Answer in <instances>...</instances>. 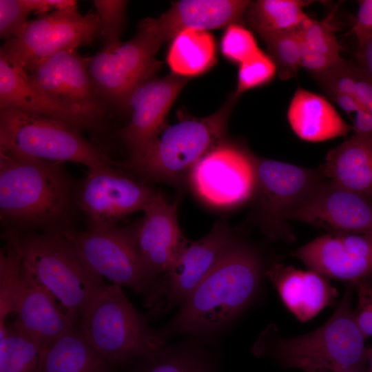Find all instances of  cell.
I'll return each mask as SVG.
<instances>
[{"instance_id": "6da1fadb", "label": "cell", "mask_w": 372, "mask_h": 372, "mask_svg": "<svg viewBox=\"0 0 372 372\" xmlns=\"http://www.w3.org/2000/svg\"><path fill=\"white\" fill-rule=\"evenodd\" d=\"M256 250L238 238L211 272L180 304L161 331L168 339L187 334L211 338L224 329L251 301L262 276Z\"/></svg>"}, {"instance_id": "7a4b0ae2", "label": "cell", "mask_w": 372, "mask_h": 372, "mask_svg": "<svg viewBox=\"0 0 372 372\" xmlns=\"http://www.w3.org/2000/svg\"><path fill=\"white\" fill-rule=\"evenodd\" d=\"M73 192L63 163L29 156L0 146V215L18 227L61 231Z\"/></svg>"}, {"instance_id": "3957f363", "label": "cell", "mask_w": 372, "mask_h": 372, "mask_svg": "<svg viewBox=\"0 0 372 372\" xmlns=\"http://www.w3.org/2000/svg\"><path fill=\"white\" fill-rule=\"evenodd\" d=\"M355 284L349 282L331 317L309 333L274 342L259 340L258 355L269 354L286 368L304 372L366 371V337L351 307Z\"/></svg>"}, {"instance_id": "277c9868", "label": "cell", "mask_w": 372, "mask_h": 372, "mask_svg": "<svg viewBox=\"0 0 372 372\" xmlns=\"http://www.w3.org/2000/svg\"><path fill=\"white\" fill-rule=\"evenodd\" d=\"M148 320L134 307L122 287L112 284L99 293L77 324L96 351L118 371L167 344L161 330L152 329Z\"/></svg>"}, {"instance_id": "5b68a950", "label": "cell", "mask_w": 372, "mask_h": 372, "mask_svg": "<svg viewBox=\"0 0 372 372\" xmlns=\"http://www.w3.org/2000/svg\"><path fill=\"white\" fill-rule=\"evenodd\" d=\"M21 267L78 322L105 288L61 231L21 236Z\"/></svg>"}, {"instance_id": "8992f818", "label": "cell", "mask_w": 372, "mask_h": 372, "mask_svg": "<svg viewBox=\"0 0 372 372\" xmlns=\"http://www.w3.org/2000/svg\"><path fill=\"white\" fill-rule=\"evenodd\" d=\"M235 94L218 111L204 118H188L164 127L141 154L128 158L123 166L152 181L179 182L195 165L221 143Z\"/></svg>"}, {"instance_id": "52a82bcc", "label": "cell", "mask_w": 372, "mask_h": 372, "mask_svg": "<svg viewBox=\"0 0 372 372\" xmlns=\"http://www.w3.org/2000/svg\"><path fill=\"white\" fill-rule=\"evenodd\" d=\"M84 262L96 274L113 284L130 288L143 297L149 316L165 313L167 283L153 276L143 263L130 229L61 231Z\"/></svg>"}, {"instance_id": "ba28073f", "label": "cell", "mask_w": 372, "mask_h": 372, "mask_svg": "<svg viewBox=\"0 0 372 372\" xmlns=\"http://www.w3.org/2000/svg\"><path fill=\"white\" fill-rule=\"evenodd\" d=\"M0 146L33 158L91 168L111 166L106 151L61 121L14 109L1 110Z\"/></svg>"}, {"instance_id": "9c48e42d", "label": "cell", "mask_w": 372, "mask_h": 372, "mask_svg": "<svg viewBox=\"0 0 372 372\" xmlns=\"http://www.w3.org/2000/svg\"><path fill=\"white\" fill-rule=\"evenodd\" d=\"M100 34L97 12L83 15L75 5L28 21L15 37L5 41L0 55L26 73L60 51L92 45Z\"/></svg>"}, {"instance_id": "30bf717a", "label": "cell", "mask_w": 372, "mask_h": 372, "mask_svg": "<svg viewBox=\"0 0 372 372\" xmlns=\"http://www.w3.org/2000/svg\"><path fill=\"white\" fill-rule=\"evenodd\" d=\"M256 217L270 239L292 242L290 214L326 179L320 170L253 155Z\"/></svg>"}, {"instance_id": "8fae6325", "label": "cell", "mask_w": 372, "mask_h": 372, "mask_svg": "<svg viewBox=\"0 0 372 372\" xmlns=\"http://www.w3.org/2000/svg\"><path fill=\"white\" fill-rule=\"evenodd\" d=\"M161 47L144 19L132 39L90 57L91 78L109 109L127 111L134 89L160 69L155 55Z\"/></svg>"}, {"instance_id": "7c38bea8", "label": "cell", "mask_w": 372, "mask_h": 372, "mask_svg": "<svg viewBox=\"0 0 372 372\" xmlns=\"http://www.w3.org/2000/svg\"><path fill=\"white\" fill-rule=\"evenodd\" d=\"M89 62L90 57L81 56L78 49L65 50L25 74L30 83L43 94L105 126L109 107L94 85Z\"/></svg>"}, {"instance_id": "4fadbf2b", "label": "cell", "mask_w": 372, "mask_h": 372, "mask_svg": "<svg viewBox=\"0 0 372 372\" xmlns=\"http://www.w3.org/2000/svg\"><path fill=\"white\" fill-rule=\"evenodd\" d=\"M157 193L111 165L88 169L76 201L87 216L89 229H100L116 227L126 216L143 211Z\"/></svg>"}, {"instance_id": "5bb4252c", "label": "cell", "mask_w": 372, "mask_h": 372, "mask_svg": "<svg viewBox=\"0 0 372 372\" xmlns=\"http://www.w3.org/2000/svg\"><path fill=\"white\" fill-rule=\"evenodd\" d=\"M189 179L196 194L216 207H232L253 196L255 171L253 154L220 143L193 167Z\"/></svg>"}, {"instance_id": "9a60e30c", "label": "cell", "mask_w": 372, "mask_h": 372, "mask_svg": "<svg viewBox=\"0 0 372 372\" xmlns=\"http://www.w3.org/2000/svg\"><path fill=\"white\" fill-rule=\"evenodd\" d=\"M188 78L175 74L163 78L152 76L137 86L127 103L130 123L118 131L128 149L129 157L145 150L164 129L172 104Z\"/></svg>"}, {"instance_id": "2e32d148", "label": "cell", "mask_w": 372, "mask_h": 372, "mask_svg": "<svg viewBox=\"0 0 372 372\" xmlns=\"http://www.w3.org/2000/svg\"><path fill=\"white\" fill-rule=\"evenodd\" d=\"M288 220L323 228L329 233L372 235V198L325 179Z\"/></svg>"}, {"instance_id": "e0dca14e", "label": "cell", "mask_w": 372, "mask_h": 372, "mask_svg": "<svg viewBox=\"0 0 372 372\" xmlns=\"http://www.w3.org/2000/svg\"><path fill=\"white\" fill-rule=\"evenodd\" d=\"M291 255L323 276L354 284L372 277V235L329 233Z\"/></svg>"}, {"instance_id": "ac0fdd59", "label": "cell", "mask_w": 372, "mask_h": 372, "mask_svg": "<svg viewBox=\"0 0 372 372\" xmlns=\"http://www.w3.org/2000/svg\"><path fill=\"white\" fill-rule=\"evenodd\" d=\"M178 197L169 203L157 194L144 207L140 224L130 229L136 249L146 269L168 285V273L187 242L177 220Z\"/></svg>"}, {"instance_id": "d6986e66", "label": "cell", "mask_w": 372, "mask_h": 372, "mask_svg": "<svg viewBox=\"0 0 372 372\" xmlns=\"http://www.w3.org/2000/svg\"><path fill=\"white\" fill-rule=\"evenodd\" d=\"M236 237L224 222L205 236L185 242L169 273L165 312L181 304L226 254Z\"/></svg>"}, {"instance_id": "ffe728a7", "label": "cell", "mask_w": 372, "mask_h": 372, "mask_svg": "<svg viewBox=\"0 0 372 372\" xmlns=\"http://www.w3.org/2000/svg\"><path fill=\"white\" fill-rule=\"evenodd\" d=\"M249 3L247 0H180L172 3L158 17L145 19L162 46L185 30L207 31L238 23Z\"/></svg>"}, {"instance_id": "44dd1931", "label": "cell", "mask_w": 372, "mask_h": 372, "mask_svg": "<svg viewBox=\"0 0 372 372\" xmlns=\"http://www.w3.org/2000/svg\"><path fill=\"white\" fill-rule=\"evenodd\" d=\"M59 304L52 294L21 267L13 303L17 315L14 324L48 346L78 323Z\"/></svg>"}, {"instance_id": "7402d4cb", "label": "cell", "mask_w": 372, "mask_h": 372, "mask_svg": "<svg viewBox=\"0 0 372 372\" xmlns=\"http://www.w3.org/2000/svg\"><path fill=\"white\" fill-rule=\"evenodd\" d=\"M14 109L65 122L81 131L102 130L103 125L86 114L62 105L36 90L26 74L0 55V110Z\"/></svg>"}, {"instance_id": "603a6c76", "label": "cell", "mask_w": 372, "mask_h": 372, "mask_svg": "<svg viewBox=\"0 0 372 372\" xmlns=\"http://www.w3.org/2000/svg\"><path fill=\"white\" fill-rule=\"evenodd\" d=\"M266 275L287 307L302 322L313 318L331 304L337 294L323 276L311 270L304 271L276 263Z\"/></svg>"}, {"instance_id": "cb8c5ba5", "label": "cell", "mask_w": 372, "mask_h": 372, "mask_svg": "<svg viewBox=\"0 0 372 372\" xmlns=\"http://www.w3.org/2000/svg\"><path fill=\"white\" fill-rule=\"evenodd\" d=\"M287 118L295 134L309 142L345 136L353 130L324 97L300 87L291 99Z\"/></svg>"}, {"instance_id": "d4e9b609", "label": "cell", "mask_w": 372, "mask_h": 372, "mask_svg": "<svg viewBox=\"0 0 372 372\" xmlns=\"http://www.w3.org/2000/svg\"><path fill=\"white\" fill-rule=\"evenodd\" d=\"M321 171L327 180L372 198V136L353 134L329 151Z\"/></svg>"}, {"instance_id": "484cf974", "label": "cell", "mask_w": 372, "mask_h": 372, "mask_svg": "<svg viewBox=\"0 0 372 372\" xmlns=\"http://www.w3.org/2000/svg\"><path fill=\"white\" fill-rule=\"evenodd\" d=\"M92 347L78 324L48 346L41 372H116Z\"/></svg>"}, {"instance_id": "4316f807", "label": "cell", "mask_w": 372, "mask_h": 372, "mask_svg": "<svg viewBox=\"0 0 372 372\" xmlns=\"http://www.w3.org/2000/svg\"><path fill=\"white\" fill-rule=\"evenodd\" d=\"M128 367L129 372H221L218 358L191 341L165 344Z\"/></svg>"}, {"instance_id": "83f0119b", "label": "cell", "mask_w": 372, "mask_h": 372, "mask_svg": "<svg viewBox=\"0 0 372 372\" xmlns=\"http://www.w3.org/2000/svg\"><path fill=\"white\" fill-rule=\"evenodd\" d=\"M216 44L207 31L187 29L172 41L167 63L173 74L189 77L200 75L216 61Z\"/></svg>"}, {"instance_id": "f1b7e54d", "label": "cell", "mask_w": 372, "mask_h": 372, "mask_svg": "<svg viewBox=\"0 0 372 372\" xmlns=\"http://www.w3.org/2000/svg\"><path fill=\"white\" fill-rule=\"evenodd\" d=\"M313 1L258 0L250 1L246 11L249 26L260 37L299 28L309 17L304 8Z\"/></svg>"}, {"instance_id": "f546056e", "label": "cell", "mask_w": 372, "mask_h": 372, "mask_svg": "<svg viewBox=\"0 0 372 372\" xmlns=\"http://www.w3.org/2000/svg\"><path fill=\"white\" fill-rule=\"evenodd\" d=\"M48 346L14 323L0 324V372H41Z\"/></svg>"}, {"instance_id": "4dcf8cb0", "label": "cell", "mask_w": 372, "mask_h": 372, "mask_svg": "<svg viewBox=\"0 0 372 372\" xmlns=\"http://www.w3.org/2000/svg\"><path fill=\"white\" fill-rule=\"evenodd\" d=\"M331 17L322 21L307 18L300 25L302 68L311 74L321 72L342 58V49L330 23Z\"/></svg>"}, {"instance_id": "1f68e13d", "label": "cell", "mask_w": 372, "mask_h": 372, "mask_svg": "<svg viewBox=\"0 0 372 372\" xmlns=\"http://www.w3.org/2000/svg\"><path fill=\"white\" fill-rule=\"evenodd\" d=\"M5 247L0 252V324L13 313V303L21 276V235L9 230L4 234Z\"/></svg>"}, {"instance_id": "d6a6232c", "label": "cell", "mask_w": 372, "mask_h": 372, "mask_svg": "<svg viewBox=\"0 0 372 372\" xmlns=\"http://www.w3.org/2000/svg\"><path fill=\"white\" fill-rule=\"evenodd\" d=\"M76 4L72 0H0V37L6 40L15 37L32 12L42 14Z\"/></svg>"}, {"instance_id": "836d02e7", "label": "cell", "mask_w": 372, "mask_h": 372, "mask_svg": "<svg viewBox=\"0 0 372 372\" xmlns=\"http://www.w3.org/2000/svg\"><path fill=\"white\" fill-rule=\"evenodd\" d=\"M300 27L261 37L277 68L278 76L287 80L302 68V41Z\"/></svg>"}, {"instance_id": "e575fe53", "label": "cell", "mask_w": 372, "mask_h": 372, "mask_svg": "<svg viewBox=\"0 0 372 372\" xmlns=\"http://www.w3.org/2000/svg\"><path fill=\"white\" fill-rule=\"evenodd\" d=\"M100 19L103 48L109 49L121 43L125 23L127 1L94 0L92 1Z\"/></svg>"}, {"instance_id": "d590c367", "label": "cell", "mask_w": 372, "mask_h": 372, "mask_svg": "<svg viewBox=\"0 0 372 372\" xmlns=\"http://www.w3.org/2000/svg\"><path fill=\"white\" fill-rule=\"evenodd\" d=\"M277 72L271 56L261 50L253 57L239 65L236 96L264 85L271 81Z\"/></svg>"}, {"instance_id": "8d00e7d4", "label": "cell", "mask_w": 372, "mask_h": 372, "mask_svg": "<svg viewBox=\"0 0 372 372\" xmlns=\"http://www.w3.org/2000/svg\"><path fill=\"white\" fill-rule=\"evenodd\" d=\"M220 50L226 59L239 65L260 50L251 32L239 23L226 28L221 39Z\"/></svg>"}, {"instance_id": "74e56055", "label": "cell", "mask_w": 372, "mask_h": 372, "mask_svg": "<svg viewBox=\"0 0 372 372\" xmlns=\"http://www.w3.org/2000/svg\"><path fill=\"white\" fill-rule=\"evenodd\" d=\"M357 65L343 58L327 70L313 74V79L328 95H355Z\"/></svg>"}, {"instance_id": "f35d334b", "label": "cell", "mask_w": 372, "mask_h": 372, "mask_svg": "<svg viewBox=\"0 0 372 372\" xmlns=\"http://www.w3.org/2000/svg\"><path fill=\"white\" fill-rule=\"evenodd\" d=\"M358 306L354 311L358 324L366 338L372 336V285L367 280L355 284Z\"/></svg>"}, {"instance_id": "ab89813d", "label": "cell", "mask_w": 372, "mask_h": 372, "mask_svg": "<svg viewBox=\"0 0 372 372\" xmlns=\"http://www.w3.org/2000/svg\"><path fill=\"white\" fill-rule=\"evenodd\" d=\"M358 5L351 32L360 45L372 37V0L359 1Z\"/></svg>"}, {"instance_id": "60d3db41", "label": "cell", "mask_w": 372, "mask_h": 372, "mask_svg": "<svg viewBox=\"0 0 372 372\" xmlns=\"http://www.w3.org/2000/svg\"><path fill=\"white\" fill-rule=\"evenodd\" d=\"M355 95L364 109L372 115V82L357 66Z\"/></svg>"}, {"instance_id": "b9f144b4", "label": "cell", "mask_w": 372, "mask_h": 372, "mask_svg": "<svg viewBox=\"0 0 372 372\" xmlns=\"http://www.w3.org/2000/svg\"><path fill=\"white\" fill-rule=\"evenodd\" d=\"M355 56L357 66L372 82V37L358 45Z\"/></svg>"}, {"instance_id": "7bdbcfd3", "label": "cell", "mask_w": 372, "mask_h": 372, "mask_svg": "<svg viewBox=\"0 0 372 372\" xmlns=\"http://www.w3.org/2000/svg\"><path fill=\"white\" fill-rule=\"evenodd\" d=\"M328 96L348 114L352 112L356 113L360 110H365L355 96L347 94H334Z\"/></svg>"}, {"instance_id": "ee69618b", "label": "cell", "mask_w": 372, "mask_h": 372, "mask_svg": "<svg viewBox=\"0 0 372 372\" xmlns=\"http://www.w3.org/2000/svg\"><path fill=\"white\" fill-rule=\"evenodd\" d=\"M353 134L372 136V115L365 110H360L355 113L353 124Z\"/></svg>"}, {"instance_id": "f6af8a7d", "label": "cell", "mask_w": 372, "mask_h": 372, "mask_svg": "<svg viewBox=\"0 0 372 372\" xmlns=\"http://www.w3.org/2000/svg\"><path fill=\"white\" fill-rule=\"evenodd\" d=\"M366 372H372V347L366 351Z\"/></svg>"}, {"instance_id": "bcb514c9", "label": "cell", "mask_w": 372, "mask_h": 372, "mask_svg": "<svg viewBox=\"0 0 372 372\" xmlns=\"http://www.w3.org/2000/svg\"><path fill=\"white\" fill-rule=\"evenodd\" d=\"M333 372H366V371H361V370H340V371H336Z\"/></svg>"}]
</instances>
